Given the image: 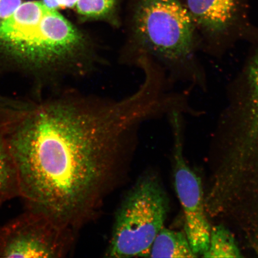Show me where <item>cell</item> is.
Returning <instances> with one entry per match:
<instances>
[{
    "mask_svg": "<svg viewBox=\"0 0 258 258\" xmlns=\"http://www.w3.org/2000/svg\"><path fill=\"white\" fill-rule=\"evenodd\" d=\"M71 232L44 213L26 209L0 226V257H62L71 246Z\"/></svg>",
    "mask_w": 258,
    "mask_h": 258,
    "instance_id": "8992f818",
    "label": "cell"
},
{
    "mask_svg": "<svg viewBox=\"0 0 258 258\" xmlns=\"http://www.w3.org/2000/svg\"><path fill=\"white\" fill-rule=\"evenodd\" d=\"M60 9H74L78 0H57Z\"/></svg>",
    "mask_w": 258,
    "mask_h": 258,
    "instance_id": "5bb4252c",
    "label": "cell"
},
{
    "mask_svg": "<svg viewBox=\"0 0 258 258\" xmlns=\"http://www.w3.org/2000/svg\"><path fill=\"white\" fill-rule=\"evenodd\" d=\"M237 0H187V9L194 22L206 30H225L236 14Z\"/></svg>",
    "mask_w": 258,
    "mask_h": 258,
    "instance_id": "ba28073f",
    "label": "cell"
},
{
    "mask_svg": "<svg viewBox=\"0 0 258 258\" xmlns=\"http://www.w3.org/2000/svg\"><path fill=\"white\" fill-rule=\"evenodd\" d=\"M173 157L174 186L184 217V232L194 252L202 256L208 249L212 228L206 209L204 184L186 163L177 128Z\"/></svg>",
    "mask_w": 258,
    "mask_h": 258,
    "instance_id": "52a82bcc",
    "label": "cell"
},
{
    "mask_svg": "<svg viewBox=\"0 0 258 258\" xmlns=\"http://www.w3.org/2000/svg\"><path fill=\"white\" fill-rule=\"evenodd\" d=\"M204 257H243V254L235 234L221 223L212 226L208 249Z\"/></svg>",
    "mask_w": 258,
    "mask_h": 258,
    "instance_id": "8fae6325",
    "label": "cell"
},
{
    "mask_svg": "<svg viewBox=\"0 0 258 258\" xmlns=\"http://www.w3.org/2000/svg\"><path fill=\"white\" fill-rule=\"evenodd\" d=\"M169 210V196L159 177L147 173L140 177L116 213L105 256L148 257Z\"/></svg>",
    "mask_w": 258,
    "mask_h": 258,
    "instance_id": "3957f363",
    "label": "cell"
},
{
    "mask_svg": "<svg viewBox=\"0 0 258 258\" xmlns=\"http://www.w3.org/2000/svg\"><path fill=\"white\" fill-rule=\"evenodd\" d=\"M194 21L179 0H143L134 15L131 38L141 56L167 61L191 53Z\"/></svg>",
    "mask_w": 258,
    "mask_h": 258,
    "instance_id": "5b68a950",
    "label": "cell"
},
{
    "mask_svg": "<svg viewBox=\"0 0 258 258\" xmlns=\"http://www.w3.org/2000/svg\"><path fill=\"white\" fill-rule=\"evenodd\" d=\"M22 4V0H0V21L9 17Z\"/></svg>",
    "mask_w": 258,
    "mask_h": 258,
    "instance_id": "4fadbf2b",
    "label": "cell"
},
{
    "mask_svg": "<svg viewBox=\"0 0 258 258\" xmlns=\"http://www.w3.org/2000/svg\"><path fill=\"white\" fill-rule=\"evenodd\" d=\"M115 0H78L74 9L85 19H102L111 15Z\"/></svg>",
    "mask_w": 258,
    "mask_h": 258,
    "instance_id": "7c38bea8",
    "label": "cell"
},
{
    "mask_svg": "<svg viewBox=\"0 0 258 258\" xmlns=\"http://www.w3.org/2000/svg\"><path fill=\"white\" fill-rule=\"evenodd\" d=\"M0 46L62 78L85 75L97 58L89 34L41 2L22 3L0 21Z\"/></svg>",
    "mask_w": 258,
    "mask_h": 258,
    "instance_id": "7a4b0ae2",
    "label": "cell"
},
{
    "mask_svg": "<svg viewBox=\"0 0 258 258\" xmlns=\"http://www.w3.org/2000/svg\"><path fill=\"white\" fill-rule=\"evenodd\" d=\"M149 257H197L185 232L163 227L150 248Z\"/></svg>",
    "mask_w": 258,
    "mask_h": 258,
    "instance_id": "9c48e42d",
    "label": "cell"
},
{
    "mask_svg": "<svg viewBox=\"0 0 258 258\" xmlns=\"http://www.w3.org/2000/svg\"><path fill=\"white\" fill-rule=\"evenodd\" d=\"M247 77L239 108L221 124L211 147L218 170L238 181L258 176V53Z\"/></svg>",
    "mask_w": 258,
    "mask_h": 258,
    "instance_id": "277c9868",
    "label": "cell"
},
{
    "mask_svg": "<svg viewBox=\"0 0 258 258\" xmlns=\"http://www.w3.org/2000/svg\"><path fill=\"white\" fill-rule=\"evenodd\" d=\"M19 198L17 174L3 125L0 122V206Z\"/></svg>",
    "mask_w": 258,
    "mask_h": 258,
    "instance_id": "30bf717a",
    "label": "cell"
},
{
    "mask_svg": "<svg viewBox=\"0 0 258 258\" xmlns=\"http://www.w3.org/2000/svg\"><path fill=\"white\" fill-rule=\"evenodd\" d=\"M159 105L144 81L117 101L66 93L6 121L26 209L71 230L91 215L115 178L134 129Z\"/></svg>",
    "mask_w": 258,
    "mask_h": 258,
    "instance_id": "6da1fadb",
    "label": "cell"
}]
</instances>
